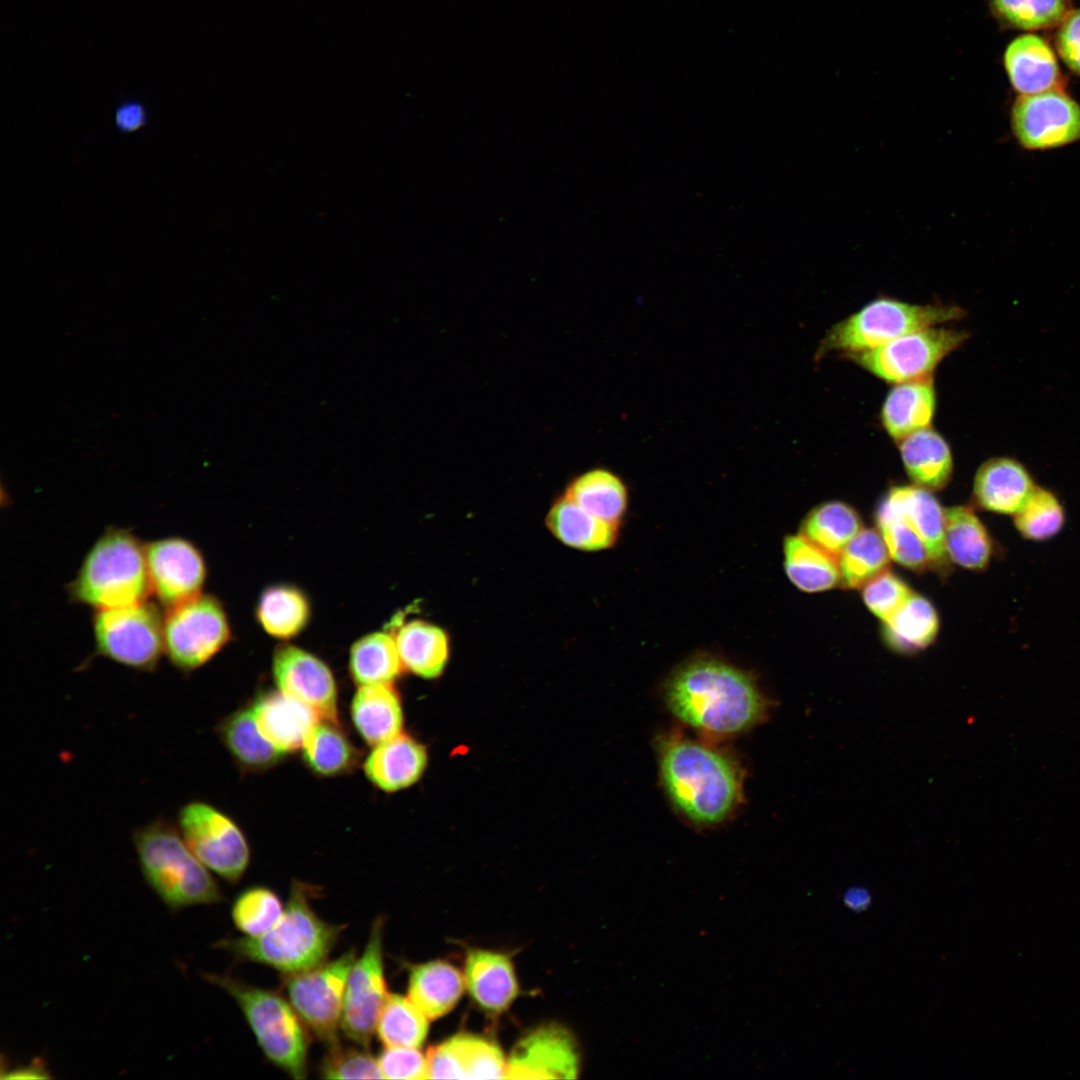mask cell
I'll list each match as a JSON object with an SVG mask.
<instances>
[{"label":"cell","instance_id":"e0dca14e","mask_svg":"<svg viewBox=\"0 0 1080 1080\" xmlns=\"http://www.w3.org/2000/svg\"><path fill=\"white\" fill-rule=\"evenodd\" d=\"M579 1053L571 1033L562 1026H541L521 1038L506 1060L504 1079H574Z\"/></svg>","mask_w":1080,"mask_h":1080},{"label":"cell","instance_id":"6da1fadb","mask_svg":"<svg viewBox=\"0 0 1080 1080\" xmlns=\"http://www.w3.org/2000/svg\"><path fill=\"white\" fill-rule=\"evenodd\" d=\"M663 691L679 721L712 736L743 733L764 721L771 707L751 673L707 654L678 666Z\"/></svg>","mask_w":1080,"mask_h":1080},{"label":"cell","instance_id":"d6986e66","mask_svg":"<svg viewBox=\"0 0 1080 1080\" xmlns=\"http://www.w3.org/2000/svg\"><path fill=\"white\" fill-rule=\"evenodd\" d=\"M428 1079H504L501 1049L485 1038L460 1033L427 1053Z\"/></svg>","mask_w":1080,"mask_h":1080},{"label":"cell","instance_id":"8d00e7d4","mask_svg":"<svg viewBox=\"0 0 1080 1080\" xmlns=\"http://www.w3.org/2000/svg\"><path fill=\"white\" fill-rule=\"evenodd\" d=\"M784 568L792 584L803 592H822L840 584L837 559L802 534L785 538Z\"/></svg>","mask_w":1080,"mask_h":1080},{"label":"cell","instance_id":"5bb4252c","mask_svg":"<svg viewBox=\"0 0 1080 1080\" xmlns=\"http://www.w3.org/2000/svg\"><path fill=\"white\" fill-rule=\"evenodd\" d=\"M1011 128L1028 150H1046L1080 141V106L1063 89L1020 95L1011 109Z\"/></svg>","mask_w":1080,"mask_h":1080},{"label":"cell","instance_id":"f6af8a7d","mask_svg":"<svg viewBox=\"0 0 1080 1080\" xmlns=\"http://www.w3.org/2000/svg\"><path fill=\"white\" fill-rule=\"evenodd\" d=\"M876 521L892 560L919 573L931 567L923 541L906 522L895 518Z\"/></svg>","mask_w":1080,"mask_h":1080},{"label":"cell","instance_id":"277c9868","mask_svg":"<svg viewBox=\"0 0 1080 1080\" xmlns=\"http://www.w3.org/2000/svg\"><path fill=\"white\" fill-rule=\"evenodd\" d=\"M132 842L144 881L171 912L224 900L207 867L171 819L159 816L136 827Z\"/></svg>","mask_w":1080,"mask_h":1080},{"label":"cell","instance_id":"83f0119b","mask_svg":"<svg viewBox=\"0 0 1080 1080\" xmlns=\"http://www.w3.org/2000/svg\"><path fill=\"white\" fill-rule=\"evenodd\" d=\"M899 451L909 478L929 491L943 489L951 479L953 459L944 438L925 428L899 441Z\"/></svg>","mask_w":1080,"mask_h":1080},{"label":"cell","instance_id":"f907efd6","mask_svg":"<svg viewBox=\"0 0 1080 1080\" xmlns=\"http://www.w3.org/2000/svg\"><path fill=\"white\" fill-rule=\"evenodd\" d=\"M114 126L122 134L134 133L144 128L149 122L146 105L135 98L121 100L113 112Z\"/></svg>","mask_w":1080,"mask_h":1080},{"label":"cell","instance_id":"52a82bcc","mask_svg":"<svg viewBox=\"0 0 1080 1080\" xmlns=\"http://www.w3.org/2000/svg\"><path fill=\"white\" fill-rule=\"evenodd\" d=\"M965 311L956 305H916L900 300L877 298L856 313L835 324L817 350L818 358L828 352L844 354L882 346L902 335L957 320Z\"/></svg>","mask_w":1080,"mask_h":1080},{"label":"cell","instance_id":"7bdbcfd3","mask_svg":"<svg viewBox=\"0 0 1080 1080\" xmlns=\"http://www.w3.org/2000/svg\"><path fill=\"white\" fill-rule=\"evenodd\" d=\"M285 905L269 887L255 885L241 891L233 901L231 918L236 929L247 937L269 931L281 918Z\"/></svg>","mask_w":1080,"mask_h":1080},{"label":"cell","instance_id":"7c38bea8","mask_svg":"<svg viewBox=\"0 0 1080 1080\" xmlns=\"http://www.w3.org/2000/svg\"><path fill=\"white\" fill-rule=\"evenodd\" d=\"M967 337L964 331L932 326L845 357L887 382L902 383L930 377L938 363Z\"/></svg>","mask_w":1080,"mask_h":1080},{"label":"cell","instance_id":"681fc988","mask_svg":"<svg viewBox=\"0 0 1080 1080\" xmlns=\"http://www.w3.org/2000/svg\"><path fill=\"white\" fill-rule=\"evenodd\" d=\"M1055 47L1065 65L1080 76V9L1071 10L1057 26Z\"/></svg>","mask_w":1080,"mask_h":1080},{"label":"cell","instance_id":"7402d4cb","mask_svg":"<svg viewBox=\"0 0 1080 1080\" xmlns=\"http://www.w3.org/2000/svg\"><path fill=\"white\" fill-rule=\"evenodd\" d=\"M1035 487L1031 475L1020 462L995 457L984 462L977 470L973 498L984 510L1014 515Z\"/></svg>","mask_w":1080,"mask_h":1080},{"label":"cell","instance_id":"8992f818","mask_svg":"<svg viewBox=\"0 0 1080 1080\" xmlns=\"http://www.w3.org/2000/svg\"><path fill=\"white\" fill-rule=\"evenodd\" d=\"M237 1003L264 1056L294 1079L308 1074V1029L280 993L248 984L229 974H203Z\"/></svg>","mask_w":1080,"mask_h":1080},{"label":"cell","instance_id":"ac0fdd59","mask_svg":"<svg viewBox=\"0 0 1080 1080\" xmlns=\"http://www.w3.org/2000/svg\"><path fill=\"white\" fill-rule=\"evenodd\" d=\"M888 518L903 520L916 532L927 549L932 568L944 573L948 570L944 510L931 491L917 485L892 487L876 510V520Z\"/></svg>","mask_w":1080,"mask_h":1080},{"label":"cell","instance_id":"c3c4849f","mask_svg":"<svg viewBox=\"0 0 1080 1080\" xmlns=\"http://www.w3.org/2000/svg\"><path fill=\"white\" fill-rule=\"evenodd\" d=\"M386 1079H428V1061L418 1048L385 1047L377 1057Z\"/></svg>","mask_w":1080,"mask_h":1080},{"label":"cell","instance_id":"60d3db41","mask_svg":"<svg viewBox=\"0 0 1080 1080\" xmlns=\"http://www.w3.org/2000/svg\"><path fill=\"white\" fill-rule=\"evenodd\" d=\"M430 1019L403 995L389 994L378 1018L376 1032L385 1047L419 1048Z\"/></svg>","mask_w":1080,"mask_h":1080},{"label":"cell","instance_id":"44dd1931","mask_svg":"<svg viewBox=\"0 0 1080 1080\" xmlns=\"http://www.w3.org/2000/svg\"><path fill=\"white\" fill-rule=\"evenodd\" d=\"M1003 63L1013 89L1020 95L1063 88V76L1049 43L1041 36L1025 33L1006 47Z\"/></svg>","mask_w":1080,"mask_h":1080},{"label":"cell","instance_id":"9c48e42d","mask_svg":"<svg viewBox=\"0 0 1080 1080\" xmlns=\"http://www.w3.org/2000/svg\"><path fill=\"white\" fill-rule=\"evenodd\" d=\"M164 652L182 673H191L215 657L230 641L231 628L222 603L200 594L166 609Z\"/></svg>","mask_w":1080,"mask_h":1080},{"label":"cell","instance_id":"e575fe53","mask_svg":"<svg viewBox=\"0 0 1080 1080\" xmlns=\"http://www.w3.org/2000/svg\"><path fill=\"white\" fill-rule=\"evenodd\" d=\"M311 606L307 596L296 586L276 584L264 589L256 605V618L271 637L289 640L308 625Z\"/></svg>","mask_w":1080,"mask_h":1080},{"label":"cell","instance_id":"603a6c76","mask_svg":"<svg viewBox=\"0 0 1080 1080\" xmlns=\"http://www.w3.org/2000/svg\"><path fill=\"white\" fill-rule=\"evenodd\" d=\"M427 764L424 746L409 735H398L374 746L363 763L367 779L384 792H396L417 782Z\"/></svg>","mask_w":1080,"mask_h":1080},{"label":"cell","instance_id":"ba28073f","mask_svg":"<svg viewBox=\"0 0 1080 1080\" xmlns=\"http://www.w3.org/2000/svg\"><path fill=\"white\" fill-rule=\"evenodd\" d=\"M164 615L156 604L95 610L93 634L98 655L141 671L156 670L164 652Z\"/></svg>","mask_w":1080,"mask_h":1080},{"label":"cell","instance_id":"ab89813d","mask_svg":"<svg viewBox=\"0 0 1080 1080\" xmlns=\"http://www.w3.org/2000/svg\"><path fill=\"white\" fill-rule=\"evenodd\" d=\"M890 559L880 531L861 529L837 558L840 584L848 589L861 588L886 570Z\"/></svg>","mask_w":1080,"mask_h":1080},{"label":"cell","instance_id":"ffe728a7","mask_svg":"<svg viewBox=\"0 0 1080 1080\" xmlns=\"http://www.w3.org/2000/svg\"><path fill=\"white\" fill-rule=\"evenodd\" d=\"M252 708L262 736L284 755L302 748L321 719L313 708L279 689L259 695Z\"/></svg>","mask_w":1080,"mask_h":1080},{"label":"cell","instance_id":"f35d334b","mask_svg":"<svg viewBox=\"0 0 1080 1080\" xmlns=\"http://www.w3.org/2000/svg\"><path fill=\"white\" fill-rule=\"evenodd\" d=\"M861 529L857 511L835 500L814 507L801 524V534L836 559Z\"/></svg>","mask_w":1080,"mask_h":1080},{"label":"cell","instance_id":"f1b7e54d","mask_svg":"<svg viewBox=\"0 0 1080 1080\" xmlns=\"http://www.w3.org/2000/svg\"><path fill=\"white\" fill-rule=\"evenodd\" d=\"M546 526L563 544L582 551H599L611 547L618 536L619 525L601 520L565 494L551 506Z\"/></svg>","mask_w":1080,"mask_h":1080},{"label":"cell","instance_id":"4fadbf2b","mask_svg":"<svg viewBox=\"0 0 1080 1080\" xmlns=\"http://www.w3.org/2000/svg\"><path fill=\"white\" fill-rule=\"evenodd\" d=\"M384 919L373 921L368 941L354 962L345 987L341 1030L356 1045L368 1048L389 995L383 957Z\"/></svg>","mask_w":1080,"mask_h":1080},{"label":"cell","instance_id":"836d02e7","mask_svg":"<svg viewBox=\"0 0 1080 1080\" xmlns=\"http://www.w3.org/2000/svg\"><path fill=\"white\" fill-rule=\"evenodd\" d=\"M944 516L948 557L965 569L984 570L993 552L992 540L984 524L969 506L947 508Z\"/></svg>","mask_w":1080,"mask_h":1080},{"label":"cell","instance_id":"816d5d0a","mask_svg":"<svg viewBox=\"0 0 1080 1080\" xmlns=\"http://www.w3.org/2000/svg\"><path fill=\"white\" fill-rule=\"evenodd\" d=\"M7 1072L8 1073L3 1075L2 1078H8V1079H27V1078H29V1079H31V1078L32 1079H39L40 1078V1079H45V1078L50 1077L49 1072H48L47 1067H46V1064L42 1061V1059H39V1058L35 1059L29 1065L20 1066V1067L14 1068L12 1070H9Z\"/></svg>","mask_w":1080,"mask_h":1080},{"label":"cell","instance_id":"b9f144b4","mask_svg":"<svg viewBox=\"0 0 1080 1080\" xmlns=\"http://www.w3.org/2000/svg\"><path fill=\"white\" fill-rule=\"evenodd\" d=\"M1003 28L1027 32L1057 27L1072 10L1070 0H987Z\"/></svg>","mask_w":1080,"mask_h":1080},{"label":"cell","instance_id":"74e56055","mask_svg":"<svg viewBox=\"0 0 1080 1080\" xmlns=\"http://www.w3.org/2000/svg\"><path fill=\"white\" fill-rule=\"evenodd\" d=\"M348 667L358 686L392 683L404 669L393 633L372 632L355 641Z\"/></svg>","mask_w":1080,"mask_h":1080},{"label":"cell","instance_id":"7a4b0ae2","mask_svg":"<svg viewBox=\"0 0 1080 1080\" xmlns=\"http://www.w3.org/2000/svg\"><path fill=\"white\" fill-rule=\"evenodd\" d=\"M660 781L688 823L711 828L730 819L744 799V772L725 750L679 732L658 742Z\"/></svg>","mask_w":1080,"mask_h":1080},{"label":"cell","instance_id":"484cf974","mask_svg":"<svg viewBox=\"0 0 1080 1080\" xmlns=\"http://www.w3.org/2000/svg\"><path fill=\"white\" fill-rule=\"evenodd\" d=\"M350 714L356 731L370 746L401 733L402 706L392 683L359 686L351 702Z\"/></svg>","mask_w":1080,"mask_h":1080},{"label":"cell","instance_id":"8fae6325","mask_svg":"<svg viewBox=\"0 0 1080 1080\" xmlns=\"http://www.w3.org/2000/svg\"><path fill=\"white\" fill-rule=\"evenodd\" d=\"M177 825L191 851L209 870L232 884L242 878L251 851L232 817L209 802L193 799L179 808Z\"/></svg>","mask_w":1080,"mask_h":1080},{"label":"cell","instance_id":"cb8c5ba5","mask_svg":"<svg viewBox=\"0 0 1080 1080\" xmlns=\"http://www.w3.org/2000/svg\"><path fill=\"white\" fill-rule=\"evenodd\" d=\"M215 731L235 765L243 772H265L284 758V754L260 733L252 705H243L224 716Z\"/></svg>","mask_w":1080,"mask_h":1080},{"label":"cell","instance_id":"f5cc1de1","mask_svg":"<svg viewBox=\"0 0 1080 1080\" xmlns=\"http://www.w3.org/2000/svg\"><path fill=\"white\" fill-rule=\"evenodd\" d=\"M843 901L849 909L861 912L870 905L871 895L865 888L854 887L845 892Z\"/></svg>","mask_w":1080,"mask_h":1080},{"label":"cell","instance_id":"9a60e30c","mask_svg":"<svg viewBox=\"0 0 1080 1080\" xmlns=\"http://www.w3.org/2000/svg\"><path fill=\"white\" fill-rule=\"evenodd\" d=\"M145 554L151 593L166 609L202 594L207 566L194 543L165 537L145 544Z\"/></svg>","mask_w":1080,"mask_h":1080},{"label":"cell","instance_id":"30bf717a","mask_svg":"<svg viewBox=\"0 0 1080 1080\" xmlns=\"http://www.w3.org/2000/svg\"><path fill=\"white\" fill-rule=\"evenodd\" d=\"M355 948L336 959L282 977V987L307 1029L327 1048L340 1043L343 1001Z\"/></svg>","mask_w":1080,"mask_h":1080},{"label":"cell","instance_id":"4dcf8cb0","mask_svg":"<svg viewBox=\"0 0 1080 1080\" xmlns=\"http://www.w3.org/2000/svg\"><path fill=\"white\" fill-rule=\"evenodd\" d=\"M360 751L339 721L320 719L302 745V760L317 776L350 774L360 762Z\"/></svg>","mask_w":1080,"mask_h":1080},{"label":"cell","instance_id":"d4e9b609","mask_svg":"<svg viewBox=\"0 0 1080 1080\" xmlns=\"http://www.w3.org/2000/svg\"><path fill=\"white\" fill-rule=\"evenodd\" d=\"M465 984L484 1009L501 1012L517 997L519 989L510 959L498 952L473 949L465 960Z\"/></svg>","mask_w":1080,"mask_h":1080},{"label":"cell","instance_id":"f546056e","mask_svg":"<svg viewBox=\"0 0 1080 1080\" xmlns=\"http://www.w3.org/2000/svg\"><path fill=\"white\" fill-rule=\"evenodd\" d=\"M465 979L445 961L413 965L408 975L409 999L431 1020L448 1013L462 996Z\"/></svg>","mask_w":1080,"mask_h":1080},{"label":"cell","instance_id":"ee69618b","mask_svg":"<svg viewBox=\"0 0 1080 1080\" xmlns=\"http://www.w3.org/2000/svg\"><path fill=\"white\" fill-rule=\"evenodd\" d=\"M1013 516L1018 532L1033 541L1054 537L1065 522L1064 509L1058 498L1051 491L1037 486Z\"/></svg>","mask_w":1080,"mask_h":1080},{"label":"cell","instance_id":"d590c367","mask_svg":"<svg viewBox=\"0 0 1080 1080\" xmlns=\"http://www.w3.org/2000/svg\"><path fill=\"white\" fill-rule=\"evenodd\" d=\"M882 635L888 647L900 654H914L930 646L939 631V617L924 596L912 593L886 622Z\"/></svg>","mask_w":1080,"mask_h":1080},{"label":"cell","instance_id":"d6a6232c","mask_svg":"<svg viewBox=\"0 0 1080 1080\" xmlns=\"http://www.w3.org/2000/svg\"><path fill=\"white\" fill-rule=\"evenodd\" d=\"M583 509L606 522L619 525L628 505V490L614 472L592 468L574 477L564 493Z\"/></svg>","mask_w":1080,"mask_h":1080},{"label":"cell","instance_id":"bcb514c9","mask_svg":"<svg viewBox=\"0 0 1080 1080\" xmlns=\"http://www.w3.org/2000/svg\"><path fill=\"white\" fill-rule=\"evenodd\" d=\"M319 1073L325 1079L383 1078L377 1058L368 1048L345 1047L340 1043L327 1048L319 1066Z\"/></svg>","mask_w":1080,"mask_h":1080},{"label":"cell","instance_id":"3957f363","mask_svg":"<svg viewBox=\"0 0 1080 1080\" xmlns=\"http://www.w3.org/2000/svg\"><path fill=\"white\" fill-rule=\"evenodd\" d=\"M319 895V887L294 880L283 915L269 931L257 937H227L214 947L237 960L273 968L282 976L309 970L326 961L345 928L315 912L311 901Z\"/></svg>","mask_w":1080,"mask_h":1080},{"label":"cell","instance_id":"2e32d148","mask_svg":"<svg viewBox=\"0 0 1080 1080\" xmlns=\"http://www.w3.org/2000/svg\"><path fill=\"white\" fill-rule=\"evenodd\" d=\"M272 675L280 691L313 708L321 719L339 721L336 680L322 659L298 646L281 644L273 653Z\"/></svg>","mask_w":1080,"mask_h":1080},{"label":"cell","instance_id":"4316f807","mask_svg":"<svg viewBox=\"0 0 1080 1080\" xmlns=\"http://www.w3.org/2000/svg\"><path fill=\"white\" fill-rule=\"evenodd\" d=\"M936 406L931 377L897 383L887 395L881 411V421L894 440L929 428Z\"/></svg>","mask_w":1080,"mask_h":1080},{"label":"cell","instance_id":"5b68a950","mask_svg":"<svg viewBox=\"0 0 1080 1080\" xmlns=\"http://www.w3.org/2000/svg\"><path fill=\"white\" fill-rule=\"evenodd\" d=\"M69 594L94 610L147 600L152 593L145 544L127 529H106L83 558Z\"/></svg>","mask_w":1080,"mask_h":1080},{"label":"cell","instance_id":"7dc6e473","mask_svg":"<svg viewBox=\"0 0 1080 1080\" xmlns=\"http://www.w3.org/2000/svg\"><path fill=\"white\" fill-rule=\"evenodd\" d=\"M862 588L866 607L883 623L888 621L913 593L900 577L888 569L876 575Z\"/></svg>","mask_w":1080,"mask_h":1080},{"label":"cell","instance_id":"1f68e13d","mask_svg":"<svg viewBox=\"0 0 1080 1080\" xmlns=\"http://www.w3.org/2000/svg\"><path fill=\"white\" fill-rule=\"evenodd\" d=\"M392 633L404 669L426 679L441 674L449 657V640L442 628L417 619Z\"/></svg>","mask_w":1080,"mask_h":1080}]
</instances>
